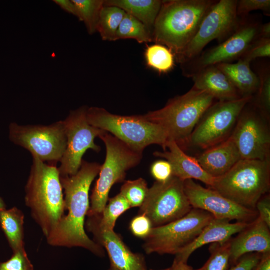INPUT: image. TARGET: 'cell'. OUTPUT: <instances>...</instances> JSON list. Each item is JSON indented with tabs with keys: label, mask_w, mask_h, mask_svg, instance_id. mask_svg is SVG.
Listing matches in <instances>:
<instances>
[{
	"label": "cell",
	"mask_w": 270,
	"mask_h": 270,
	"mask_svg": "<svg viewBox=\"0 0 270 270\" xmlns=\"http://www.w3.org/2000/svg\"><path fill=\"white\" fill-rule=\"evenodd\" d=\"M100 168L101 165L98 163L82 160L76 174L60 176L65 196V209L68 210V214L46 238L50 246L82 248L96 256H105L104 248L91 240L85 230L86 217L90 206V188L99 174Z\"/></svg>",
	"instance_id": "1"
},
{
	"label": "cell",
	"mask_w": 270,
	"mask_h": 270,
	"mask_svg": "<svg viewBox=\"0 0 270 270\" xmlns=\"http://www.w3.org/2000/svg\"><path fill=\"white\" fill-rule=\"evenodd\" d=\"M32 158L25 186V204L47 238L65 216L64 194L57 165Z\"/></svg>",
	"instance_id": "2"
},
{
	"label": "cell",
	"mask_w": 270,
	"mask_h": 270,
	"mask_svg": "<svg viewBox=\"0 0 270 270\" xmlns=\"http://www.w3.org/2000/svg\"><path fill=\"white\" fill-rule=\"evenodd\" d=\"M217 0H162L152 32V42L168 48L174 57L192 40Z\"/></svg>",
	"instance_id": "3"
},
{
	"label": "cell",
	"mask_w": 270,
	"mask_h": 270,
	"mask_svg": "<svg viewBox=\"0 0 270 270\" xmlns=\"http://www.w3.org/2000/svg\"><path fill=\"white\" fill-rule=\"evenodd\" d=\"M214 100L208 93L192 87L186 94L170 99L162 108L144 116L162 127L168 142H176L184 151L196 126Z\"/></svg>",
	"instance_id": "4"
},
{
	"label": "cell",
	"mask_w": 270,
	"mask_h": 270,
	"mask_svg": "<svg viewBox=\"0 0 270 270\" xmlns=\"http://www.w3.org/2000/svg\"><path fill=\"white\" fill-rule=\"evenodd\" d=\"M210 188L244 208L256 210L258 201L270 192V160L241 159L216 178Z\"/></svg>",
	"instance_id": "5"
},
{
	"label": "cell",
	"mask_w": 270,
	"mask_h": 270,
	"mask_svg": "<svg viewBox=\"0 0 270 270\" xmlns=\"http://www.w3.org/2000/svg\"><path fill=\"white\" fill-rule=\"evenodd\" d=\"M86 116L90 124L110 133L136 151L143 153L152 144L160 145L165 150L168 142L166 132L144 115L120 116L103 108L91 107L88 108Z\"/></svg>",
	"instance_id": "6"
},
{
	"label": "cell",
	"mask_w": 270,
	"mask_h": 270,
	"mask_svg": "<svg viewBox=\"0 0 270 270\" xmlns=\"http://www.w3.org/2000/svg\"><path fill=\"white\" fill-rule=\"evenodd\" d=\"M99 138L105 144L106 156L90 198L87 216L102 212L108 204L112 186L123 182L127 171L137 166L143 156V153L134 150L106 132Z\"/></svg>",
	"instance_id": "7"
},
{
	"label": "cell",
	"mask_w": 270,
	"mask_h": 270,
	"mask_svg": "<svg viewBox=\"0 0 270 270\" xmlns=\"http://www.w3.org/2000/svg\"><path fill=\"white\" fill-rule=\"evenodd\" d=\"M214 218L207 212L192 208L176 220L153 228L144 239L143 248L147 254L176 256L190 244Z\"/></svg>",
	"instance_id": "8"
},
{
	"label": "cell",
	"mask_w": 270,
	"mask_h": 270,
	"mask_svg": "<svg viewBox=\"0 0 270 270\" xmlns=\"http://www.w3.org/2000/svg\"><path fill=\"white\" fill-rule=\"evenodd\" d=\"M253 98L243 97L232 101H218L212 104L194 129L188 148L206 150L229 138L242 110Z\"/></svg>",
	"instance_id": "9"
},
{
	"label": "cell",
	"mask_w": 270,
	"mask_h": 270,
	"mask_svg": "<svg viewBox=\"0 0 270 270\" xmlns=\"http://www.w3.org/2000/svg\"><path fill=\"white\" fill-rule=\"evenodd\" d=\"M262 25L256 18H242L236 31L219 45L202 52L190 60L180 64L183 75L192 78L208 66L238 60L251 44L260 38Z\"/></svg>",
	"instance_id": "10"
},
{
	"label": "cell",
	"mask_w": 270,
	"mask_h": 270,
	"mask_svg": "<svg viewBox=\"0 0 270 270\" xmlns=\"http://www.w3.org/2000/svg\"><path fill=\"white\" fill-rule=\"evenodd\" d=\"M10 140L29 151L43 162L56 164L67 146L64 120L49 126H21L12 122L8 128Z\"/></svg>",
	"instance_id": "11"
},
{
	"label": "cell",
	"mask_w": 270,
	"mask_h": 270,
	"mask_svg": "<svg viewBox=\"0 0 270 270\" xmlns=\"http://www.w3.org/2000/svg\"><path fill=\"white\" fill-rule=\"evenodd\" d=\"M238 0H220L204 18L196 35L175 59L180 64L199 55L210 42L220 43L230 36L239 26L242 19L236 14Z\"/></svg>",
	"instance_id": "12"
},
{
	"label": "cell",
	"mask_w": 270,
	"mask_h": 270,
	"mask_svg": "<svg viewBox=\"0 0 270 270\" xmlns=\"http://www.w3.org/2000/svg\"><path fill=\"white\" fill-rule=\"evenodd\" d=\"M192 209L184 188V182L173 176L164 182H156L140 208L138 214L148 217L153 228L176 220Z\"/></svg>",
	"instance_id": "13"
},
{
	"label": "cell",
	"mask_w": 270,
	"mask_h": 270,
	"mask_svg": "<svg viewBox=\"0 0 270 270\" xmlns=\"http://www.w3.org/2000/svg\"><path fill=\"white\" fill-rule=\"evenodd\" d=\"M87 106L70 111L64 120L67 138V146L58 168L60 176H72L79 170L82 157L89 149L98 152L100 146L94 142L105 131L90 124L88 120Z\"/></svg>",
	"instance_id": "14"
},
{
	"label": "cell",
	"mask_w": 270,
	"mask_h": 270,
	"mask_svg": "<svg viewBox=\"0 0 270 270\" xmlns=\"http://www.w3.org/2000/svg\"><path fill=\"white\" fill-rule=\"evenodd\" d=\"M252 100L242 110L230 136L242 159L270 160V119Z\"/></svg>",
	"instance_id": "15"
},
{
	"label": "cell",
	"mask_w": 270,
	"mask_h": 270,
	"mask_svg": "<svg viewBox=\"0 0 270 270\" xmlns=\"http://www.w3.org/2000/svg\"><path fill=\"white\" fill-rule=\"evenodd\" d=\"M184 188L192 208L207 212L216 219L250 223L258 216L256 210L244 208L217 191L203 187L193 180L184 181Z\"/></svg>",
	"instance_id": "16"
},
{
	"label": "cell",
	"mask_w": 270,
	"mask_h": 270,
	"mask_svg": "<svg viewBox=\"0 0 270 270\" xmlns=\"http://www.w3.org/2000/svg\"><path fill=\"white\" fill-rule=\"evenodd\" d=\"M88 217L85 228L106 250L111 264L118 270H148L142 254L133 252L114 230L104 228L92 216Z\"/></svg>",
	"instance_id": "17"
},
{
	"label": "cell",
	"mask_w": 270,
	"mask_h": 270,
	"mask_svg": "<svg viewBox=\"0 0 270 270\" xmlns=\"http://www.w3.org/2000/svg\"><path fill=\"white\" fill-rule=\"evenodd\" d=\"M238 234L231 240L230 266L245 254L270 253V228L258 216Z\"/></svg>",
	"instance_id": "18"
},
{
	"label": "cell",
	"mask_w": 270,
	"mask_h": 270,
	"mask_svg": "<svg viewBox=\"0 0 270 270\" xmlns=\"http://www.w3.org/2000/svg\"><path fill=\"white\" fill-rule=\"evenodd\" d=\"M154 155L168 161L172 166L173 176L184 182L188 180H196L210 188L214 184L215 178L204 170L196 158L186 154L174 142H168L163 152H156Z\"/></svg>",
	"instance_id": "19"
},
{
	"label": "cell",
	"mask_w": 270,
	"mask_h": 270,
	"mask_svg": "<svg viewBox=\"0 0 270 270\" xmlns=\"http://www.w3.org/2000/svg\"><path fill=\"white\" fill-rule=\"evenodd\" d=\"M248 224L238 222L231 223L228 220L214 218L190 244L176 256L174 260L188 263L190 256L198 249L209 244L226 242L246 228Z\"/></svg>",
	"instance_id": "20"
},
{
	"label": "cell",
	"mask_w": 270,
	"mask_h": 270,
	"mask_svg": "<svg viewBox=\"0 0 270 270\" xmlns=\"http://www.w3.org/2000/svg\"><path fill=\"white\" fill-rule=\"evenodd\" d=\"M196 159L204 170L216 178L228 172L242 158L230 136L223 142L204 150Z\"/></svg>",
	"instance_id": "21"
},
{
	"label": "cell",
	"mask_w": 270,
	"mask_h": 270,
	"mask_svg": "<svg viewBox=\"0 0 270 270\" xmlns=\"http://www.w3.org/2000/svg\"><path fill=\"white\" fill-rule=\"evenodd\" d=\"M192 78L194 82V88L208 93L219 102L232 101L243 98L216 65L202 69Z\"/></svg>",
	"instance_id": "22"
},
{
	"label": "cell",
	"mask_w": 270,
	"mask_h": 270,
	"mask_svg": "<svg viewBox=\"0 0 270 270\" xmlns=\"http://www.w3.org/2000/svg\"><path fill=\"white\" fill-rule=\"evenodd\" d=\"M230 80L242 97H254L260 86V78L250 67V64L239 60L236 63L216 65Z\"/></svg>",
	"instance_id": "23"
},
{
	"label": "cell",
	"mask_w": 270,
	"mask_h": 270,
	"mask_svg": "<svg viewBox=\"0 0 270 270\" xmlns=\"http://www.w3.org/2000/svg\"><path fill=\"white\" fill-rule=\"evenodd\" d=\"M162 0H104V5L114 6L124 10L152 32Z\"/></svg>",
	"instance_id": "24"
},
{
	"label": "cell",
	"mask_w": 270,
	"mask_h": 270,
	"mask_svg": "<svg viewBox=\"0 0 270 270\" xmlns=\"http://www.w3.org/2000/svg\"><path fill=\"white\" fill-rule=\"evenodd\" d=\"M24 214L16 207L0 210V226L13 252L25 249Z\"/></svg>",
	"instance_id": "25"
},
{
	"label": "cell",
	"mask_w": 270,
	"mask_h": 270,
	"mask_svg": "<svg viewBox=\"0 0 270 270\" xmlns=\"http://www.w3.org/2000/svg\"><path fill=\"white\" fill-rule=\"evenodd\" d=\"M126 12L114 6L104 5L100 16L97 32L105 41H116V34Z\"/></svg>",
	"instance_id": "26"
},
{
	"label": "cell",
	"mask_w": 270,
	"mask_h": 270,
	"mask_svg": "<svg viewBox=\"0 0 270 270\" xmlns=\"http://www.w3.org/2000/svg\"><path fill=\"white\" fill-rule=\"evenodd\" d=\"M131 208L126 198L120 194L109 200L102 212L91 216L102 228L114 230L118 218Z\"/></svg>",
	"instance_id": "27"
},
{
	"label": "cell",
	"mask_w": 270,
	"mask_h": 270,
	"mask_svg": "<svg viewBox=\"0 0 270 270\" xmlns=\"http://www.w3.org/2000/svg\"><path fill=\"white\" fill-rule=\"evenodd\" d=\"M133 39L138 43L152 42V32L142 22L126 13L116 34V41Z\"/></svg>",
	"instance_id": "28"
},
{
	"label": "cell",
	"mask_w": 270,
	"mask_h": 270,
	"mask_svg": "<svg viewBox=\"0 0 270 270\" xmlns=\"http://www.w3.org/2000/svg\"><path fill=\"white\" fill-rule=\"evenodd\" d=\"M76 7L80 21L83 22L90 34L97 32L104 0H72Z\"/></svg>",
	"instance_id": "29"
},
{
	"label": "cell",
	"mask_w": 270,
	"mask_h": 270,
	"mask_svg": "<svg viewBox=\"0 0 270 270\" xmlns=\"http://www.w3.org/2000/svg\"><path fill=\"white\" fill-rule=\"evenodd\" d=\"M145 56L148 66L160 73H167L174 66V56L167 47L156 44L147 48Z\"/></svg>",
	"instance_id": "30"
},
{
	"label": "cell",
	"mask_w": 270,
	"mask_h": 270,
	"mask_svg": "<svg viewBox=\"0 0 270 270\" xmlns=\"http://www.w3.org/2000/svg\"><path fill=\"white\" fill-rule=\"evenodd\" d=\"M232 238L224 242L211 244L209 248L210 256L200 268L193 270H228L230 267Z\"/></svg>",
	"instance_id": "31"
},
{
	"label": "cell",
	"mask_w": 270,
	"mask_h": 270,
	"mask_svg": "<svg viewBox=\"0 0 270 270\" xmlns=\"http://www.w3.org/2000/svg\"><path fill=\"white\" fill-rule=\"evenodd\" d=\"M149 188L142 178L127 180L122 186L120 193L126 198L131 208H140L148 195Z\"/></svg>",
	"instance_id": "32"
},
{
	"label": "cell",
	"mask_w": 270,
	"mask_h": 270,
	"mask_svg": "<svg viewBox=\"0 0 270 270\" xmlns=\"http://www.w3.org/2000/svg\"><path fill=\"white\" fill-rule=\"evenodd\" d=\"M260 86L256 98H253L252 102L268 119L270 116V66L259 70Z\"/></svg>",
	"instance_id": "33"
},
{
	"label": "cell",
	"mask_w": 270,
	"mask_h": 270,
	"mask_svg": "<svg viewBox=\"0 0 270 270\" xmlns=\"http://www.w3.org/2000/svg\"><path fill=\"white\" fill-rule=\"evenodd\" d=\"M0 270H34L26 249L13 252L7 261L0 262Z\"/></svg>",
	"instance_id": "34"
},
{
	"label": "cell",
	"mask_w": 270,
	"mask_h": 270,
	"mask_svg": "<svg viewBox=\"0 0 270 270\" xmlns=\"http://www.w3.org/2000/svg\"><path fill=\"white\" fill-rule=\"evenodd\" d=\"M270 56V38H259L250 46L240 58L250 64L254 60Z\"/></svg>",
	"instance_id": "35"
},
{
	"label": "cell",
	"mask_w": 270,
	"mask_h": 270,
	"mask_svg": "<svg viewBox=\"0 0 270 270\" xmlns=\"http://www.w3.org/2000/svg\"><path fill=\"white\" fill-rule=\"evenodd\" d=\"M262 10L267 16L270 15V0H238L236 14L238 16L242 18H246L251 12Z\"/></svg>",
	"instance_id": "36"
},
{
	"label": "cell",
	"mask_w": 270,
	"mask_h": 270,
	"mask_svg": "<svg viewBox=\"0 0 270 270\" xmlns=\"http://www.w3.org/2000/svg\"><path fill=\"white\" fill-rule=\"evenodd\" d=\"M153 228L149 218L142 214H138L131 221L130 228L136 236L146 239L150 234Z\"/></svg>",
	"instance_id": "37"
},
{
	"label": "cell",
	"mask_w": 270,
	"mask_h": 270,
	"mask_svg": "<svg viewBox=\"0 0 270 270\" xmlns=\"http://www.w3.org/2000/svg\"><path fill=\"white\" fill-rule=\"evenodd\" d=\"M150 172L157 182H166L173 176L172 166L167 160L154 162L150 166Z\"/></svg>",
	"instance_id": "38"
},
{
	"label": "cell",
	"mask_w": 270,
	"mask_h": 270,
	"mask_svg": "<svg viewBox=\"0 0 270 270\" xmlns=\"http://www.w3.org/2000/svg\"><path fill=\"white\" fill-rule=\"evenodd\" d=\"M262 255L256 252L245 254L228 270H252L259 262Z\"/></svg>",
	"instance_id": "39"
},
{
	"label": "cell",
	"mask_w": 270,
	"mask_h": 270,
	"mask_svg": "<svg viewBox=\"0 0 270 270\" xmlns=\"http://www.w3.org/2000/svg\"><path fill=\"white\" fill-rule=\"evenodd\" d=\"M256 209L258 216L270 228V196H262L257 202Z\"/></svg>",
	"instance_id": "40"
},
{
	"label": "cell",
	"mask_w": 270,
	"mask_h": 270,
	"mask_svg": "<svg viewBox=\"0 0 270 270\" xmlns=\"http://www.w3.org/2000/svg\"><path fill=\"white\" fill-rule=\"evenodd\" d=\"M53 2L66 12L78 18L76 7L72 0H54Z\"/></svg>",
	"instance_id": "41"
},
{
	"label": "cell",
	"mask_w": 270,
	"mask_h": 270,
	"mask_svg": "<svg viewBox=\"0 0 270 270\" xmlns=\"http://www.w3.org/2000/svg\"><path fill=\"white\" fill-rule=\"evenodd\" d=\"M252 270H270V253L263 254L259 262Z\"/></svg>",
	"instance_id": "42"
},
{
	"label": "cell",
	"mask_w": 270,
	"mask_h": 270,
	"mask_svg": "<svg viewBox=\"0 0 270 270\" xmlns=\"http://www.w3.org/2000/svg\"><path fill=\"white\" fill-rule=\"evenodd\" d=\"M172 270H193L194 268L189 266L188 263H184L181 262L174 260L173 264L171 266Z\"/></svg>",
	"instance_id": "43"
},
{
	"label": "cell",
	"mask_w": 270,
	"mask_h": 270,
	"mask_svg": "<svg viewBox=\"0 0 270 270\" xmlns=\"http://www.w3.org/2000/svg\"><path fill=\"white\" fill-rule=\"evenodd\" d=\"M260 38H270V23L267 22L261 26L260 32Z\"/></svg>",
	"instance_id": "44"
},
{
	"label": "cell",
	"mask_w": 270,
	"mask_h": 270,
	"mask_svg": "<svg viewBox=\"0 0 270 270\" xmlns=\"http://www.w3.org/2000/svg\"><path fill=\"white\" fill-rule=\"evenodd\" d=\"M6 208V205L2 198L0 196V210Z\"/></svg>",
	"instance_id": "45"
},
{
	"label": "cell",
	"mask_w": 270,
	"mask_h": 270,
	"mask_svg": "<svg viewBox=\"0 0 270 270\" xmlns=\"http://www.w3.org/2000/svg\"><path fill=\"white\" fill-rule=\"evenodd\" d=\"M108 270H118L114 266H113L112 264H110V268L108 269Z\"/></svg>",
	"instance_id": "46"
},
{
	"label": "cell",
	"mask_w": 270,
	"mask_h": 270,
	"mask_svg": "<svg viewBox=\"0 0 270 270\" xmlns=\"http://www.w3.org/2000/svg\"><path fill=\"white\" fill-rule=\"evenodd\" d=\"M172 270V267H170L168 268H166V269H164V270Z\"/></svg>",
	"instance_id": "47"
}]
</instances>
